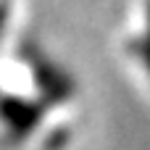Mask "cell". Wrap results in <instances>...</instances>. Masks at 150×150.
<instances>
[{"label": "cell", "mask_w": 150, "mask_h": 150, "mask_svg": "<svg viewBox=\"0 0 150 150\" xmlns=\"http://www.w3.org/2000/svg\"><path fill=\"white\" fill-rule=\"evenodd\" d=\"M0 119L5 121V127L16 137H21L40 121V111L34 105H26V103H18V100H8V103L0 105Z\"/></svg>", "instance_id": "1"}, {"label": "cell", "mask_w": 150, "mask_h": 150, "mask_svg": "<svg viewBox=\"0 0 150 150\" xmlns=\"http://www.w3.org/2000/svg\"><path fill=\"white\" fill-rule=\"evenodd\" d=\"M134 50H137V55H140V58L148 63V69H150V37H148V42H140Z\"/></svg>", "instance_id": "2"}]
</instances>
